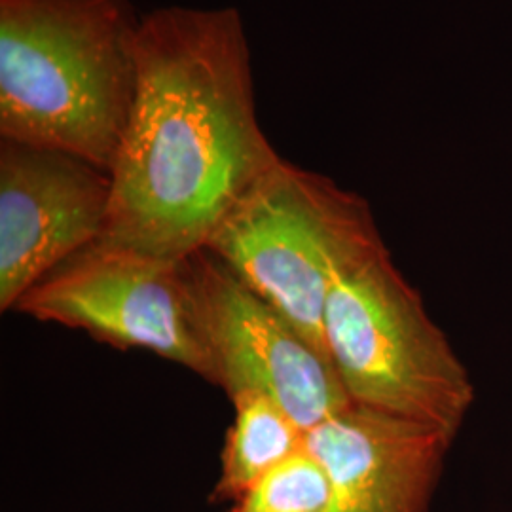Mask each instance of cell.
<instances>
[{
  "label": "cell",
  "mask_w": 512,
  "mask_h": 512,
  "mask_svg": "<svg viewBox=\"0 0 512 512\" xmlns=\"http://www.w3.org/2000/svg\"><path fill=\"white\" fill-rule=\"evenodd\" d=\"M226 512H228V511H226Z\"/></svg>",
  "instance_id": "cell-11"
},
{
  "label": "cell",
  "mask_w": 512,
  "mask_h": 512,
  "mask_svg": "<svg viewBox=\"0 0 512 512\" xmlns=\"http://www.w3.org/2000/svg\"><path fill=\"white\" fill-rule=\"evenodd\" d=\"M186 270L215 385L230 399L264 395L304 431L353 404L329 357L222 258L203 247Z\"/></svg>",
  "instance_id": "cell-6"
},
{
  "label": "cell",
  "mask_w": 512,
  "mask_h": 512,
  "mask_svg": "<svg viewBox=\"0 0 512 512\" xmlns=\"http://www.w3.org/2000/svg\"><path fill=\"white\" fill-rule=\"evenodd\" d=\"M281 160L258 124L238 10L171 6L145 16L103 239L183 260Z\"/></svg>",
  "instance_id": "cell-1"
},
{
  "label": "cell",
  "mask_w": 512,
  "mask_h": 512,
  "mask_svg": "<svg viewBox=\"0 0 512 512\" xmlns=\"http://www.w3.org/2000/svg\"><path fill=\"white\" fill-rule=\"evenodd\" d=\"M110 173L76 154L0 139V310L103 238Z\"/></svg>",
  "instance_id": "cell-7"
},
{
  "label": "cell",
  "mask_w": 512,
  "mask_h": 512,
  "mask_svg": "<svg viewBox=\"0 0 512 512\" xmlns=\"http://www.w3.org/2000/svg\"><path fill=\"white\" fill-rule=\"evenodd\" d=\"M323 336L351 403L458 437L475 384L385 243L334 279Z\"/></svg>",
  "instance_id": "cell-3"
},
{
  "label": "cell",
  "mask_w": 512,
  "mask_h": 512,
  "mask_svg": "<svg viewBox=\"0 0 512 512\" xmlns=\"http://www.w3.org/2000/svg\"><path fill=\"white\" fill-rule=\"evenodd\" d=\"M452 442L435 425L355 403L306 431L340 512H429Z\"/></svg>",
  "instance_id": "cell-8"
},
{
  "label": "cell",
  "mask_w": 512,
  "mask_h": 512,
  "mask_svg": "<svg viewBox=\"0 0 512 512\" xmlns=\"http://www.w3.org/2000/svg\"><path fill=\"white\" fill-rule=\"evenodd\" d=\"M129 0H0V139L110 173L137 88Z\"/></svg>",
  "instance_id": "cell-2"
},
{
  "label": "cell",
  "mask_w": 512,
  "mask_h": 512,
  "mask_svg": "<svg viewBox=\"0 0 512 512\" xmlns=\"http://www.w3.org/2000/svg\"><path fill=\"white\" fill-rule=\"evenodd\" d=\"M230 401L236 416L226 433L219 480L211 495L219 503H238L264 476L306 446V431L272 399L241 393Z\"/></svg>",
  "instance_id": "cell-9"
},
{
  "label": "cell",
  "mask_w": 512,
  "mask_h": 512,
  "mask_svg": "<svg viewBox=\"0 0 512 512\" xmlns=\"http://www.w3.org/2000/svg\"><path fill=\"white\" fill-rule=\"evenodd\" d=\"M228 512H340V505L329 473L304 446Z\"/></svg>",
  "instance_id": "cell-10"
},
{
  "label": "cell",
  "mask_w": 512,
  "mask_h": 512,
  "mask_svg": "<svg viewBox=\"0 0 512 512\" xmlns=\"http://www.w3.org/2000/svg\"><path fill=\"white\" fill-rule=\"evenodd\" d=\"M384 245L372 209L329 177L281 160L205 245L329 357L323 313L340 272Z\"/></svg>",
  "instance_id": "cell-4"
},
{
  "label": "cell",
  "mask_w": 512,
  "mask_h": 512,
  "mask_svg": "<svg viewBox=\"0 0 512 512\" xmlns=\"http://www.w3.org/2000/svg\"><path fill=\"white\" fill-rule=\"evenodd\" d=\"M14 310L114 348L145 349L215 384L186 258L165 260L97 239L38 281Z\"/></svg>",
  "instance_id": "cell-5"
}]
</instances>
